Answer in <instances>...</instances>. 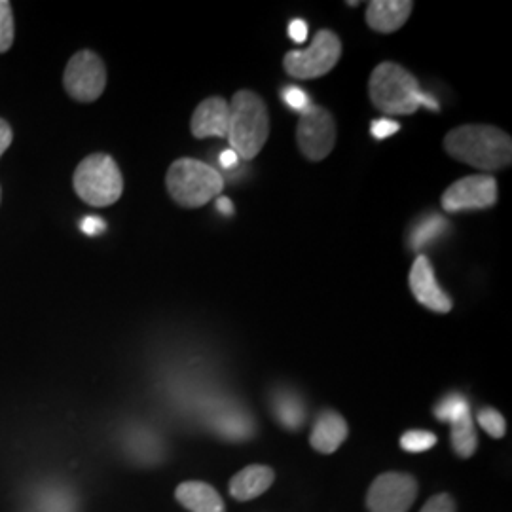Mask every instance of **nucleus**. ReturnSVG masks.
<instances>
[{"instance_id":"15","label":"nucleus","mask_w":512,"mask_h":512,"mask_svg":"<svg viewBox=\"0 0 512 512\" xmlns=\"http://www.w3.org/2000/svg\"><path fill=\"white\" fill-rule=\"evenodd\" d=\"M275 473L268 465H247L230 480V494L238 501H251L268 492L274 484Z\"/></svg>"},{"instance_id":"1","label":"nucleus","mask_w":512,"mask_h":512,"mask_svg":"<svg viewBox=\"0 0 512 512\" xmlns=\"http://www.w3.org/2000/svg\"><path fill=\"white\" fill-rule=\"evenodd\" d=\"M444 150L458 162L480 171H499L511 165L512 141L495 126H459L444 137Z\"/></svg>"},{"instance_id":"18","label":"nucleus","mask_w":512,"mask_h":512,"mask_svg":"<svg viewBox=\"0 0 512 512\" xmlns=\"http://www.w3.org/2000/svg\"><path fill=\"white\" fill-rule=\"evenodd\" d=\"M452 446L459 458L475 456L478 437H476L475 423L471 414L452 423Z\"/></svg>"},{"instance_id":"9","label":"nucleus","mask_w":512,"mask_h":512,"mask_svg":"<svg viewBox=\"0 0 512 512\" xmlns=\"http://www.w3.org/2000/svg\"><path fill=\"white\" fill-rule=\"evenodd\" d=\"M418 497V480L406 473L378 476L366 494L370 512H408Z\"/></svg>"},{"instance_id":"16","label":"nucleus","mask_w":512,"mask_h":512,"mask_svg":"<svg viewBox=\"0 0 512 512\" xmlns=\"http://www.w3.org/2000/svg\"><path fill=\"white\" fill-rule=\"evenodd\" d=\"M175 497L184 509L190 512H226L219 492L207 482H200V480L183 482L177 488Z\"/></svg>"},{"instance_id":"32","label":"nucleus","mask_w":512,"mask_h":512,"mask_svg":"<svg viewBox=\"0 0 512 512\" xmlns=\"http://www.w3.org/2000/svg\"><path fill=\"white\" fill-rule=\"evenodd\" d=\"M0 198H2V192H0Z\"/></svg>"},{"instance_id":"17","label":"nucleus","mask_w":512,"mask_h":512,"mask_svg":"<svg viewBox=\"0 0 512 512\" xmlns=\"http://www.w3.org/2000/svg\"><path fill=\"white\" fill-rule=\"evenodd\" d=\"M275 420L279 421L285 429L296 431L306 421V406L294 393H275L274 397Z\"/></svg>"},{"instance_id":"22","label":"nucleus","mask_w":512,"mask_h":512,"mask_svg":"<svg viewBox=\"0 0 512 512\" xmlns=\"http://www.w3.org/2000/svg\"><path fill=\"white\" fill-rule=\"evenodd\" d=\"M14 14L8 0H0V54L8 52L14 44Z\"/></svg>"},{"instance_id":"6","label":"nucleus","mask_w":512,"mask_h":512,"mask_svg":"<svg viewBox=\"0 0 512 512\" xmlns=\"http://www.w3.org/2000/svg\"><path fill=\"white\" fill-rule=\"evenodd\" d=\"M342 57V42L329 29L319 31L308 50H293L285 55L283 67L296 80H313L329 74Z\"/></svg>"},{"instance_id":"5","label":"nucleus","mask_w":512,"mask_h":512,"mask_svg":"<svg viewBox=\"0 0 512 512\" xmlns=\"http://www.w3.org/2000/svg\"><path fill=\"white\" fill-rule=\"evenodd\" d=\"M73 184L78 198L93 207H109L124 192L122 171L107 154L84 158L74 171Z\"/></svg>"},{"instance_id":"25","label":"nucleus","mask_w":512,"mask_h":512,"mask_svg":"<svg viewBox=\"0 0 512 512\" xmlns=\"http://www.w3.org/2000/svg\"><path fill=\"white\" fill-rule=\"evenodd\" d=\"M420 512H456V501L452 495H433Z\"/></svg>"},{"instance_id":"23","label":"nucleus","mask_w":512,"mask_h":512,"mask_svg":"<svg viewBox=\"0 0 512 512\" xmlns=\"http://www.w3.org/2000/svg\"><path fill=\"white\" fill-rule=\"evenodd\" d=\"M478 423L480 427L494 439H503L505 433H507V421L505 418L494 410V408H484L478 412Z\"/></svg>"},{"instance_id":"19","label":"nucleus","mask_w":512,"mask_h":512,"mask_svg":"<svg viewBox=\"0 0 512 512\" xmlns=\"http://www.w3.org/2000/svg\"><path fill=\"white\" fill-rule=\"evenodd\" d=\"M446 230V220L440 219L437 215L433 217H427V219L421 220L416 224V228L412 230V236H410V245L414 249H423L427 243H431L433 239L442 236V232Z\"/></svg>"},{"instance_id":"3","label":"nucleus","mask_w":512,"mask_h":512,"mask_svg":"<svg viewBox=\"0 0 512 512\" xmlns=\"http://www.w3.org/2000/svg\"><path fill=\"white\" fill-rule=\"evenodd\" d=\"M230 107L228 143L241 160H255L270 135V116L260 95L251 90H239Z\"/></svg>"},{"instance_id":"2","label":"nucleus","mask_w":512,"mask_h":512,"mask_svg":"<svg viewBox=\"0 0 512 512\" xmlns=\"http://www.w3.org/2000/svg\"><path fill=\"white\" fill-rule=\"evenodd\" d=\"M368 95L376 109L391 116L414 114L421 105L435 112L440 110L439 103L431 95L421 92L414 74L391 61L380 63L372 71L368 80Z\"/></svg>"},{"instance_id":"30","label":"nucleus","mask_w":512,"mask_h":512,"mask_svg":"<svg viewBox=\"0 0 512 512\" xmlns=\"http://www.w3.org/2000/svg\"><path fill=\"white\" fill-rule=\"evenodd\" d=\"M238 154L234 152V150H224V152H220L219 162L224 169H232V167H236L238 165Z\"/></svg>"},{"instance_id":"26","label":"nucleus","mask_w":512,"mask_h":512,"mask_svg":"<svg viewBox=\"0 0 512 512\" xmlns=\"http://www.w3.org/2000/svg\"><path fill=\"white\" fill-rule=\"evenodd\" d=\"M399 129H401V126H399L397 122H393V120H387V118L374 120V122H372V126H370V131H372V135H374L376 139H385V137H391V135H395Z\"/></svg>"},{"instance_id":"21","label":"nucleus","mask_w":512,"mask_h":512,"mask_svg":"<svg viewBox=\"0 0 512 512\" xmlns=\"http://www.w3.org/2000/svg\"><path fill=\"white\" fill-rule=\"evenodd\" d=\"M437 444V435L431 431H406L401 437V446L404 452L421 454L431 450Z\"/></svg>"},{"instance_id":"31","label":"nucleus","mask_w":512,"mask_h":512,"mask_svg":"<svg viewBox=\"0 0 512 512\" xmlns=\"http://www.w3.org/2000/svg\"><path fill=\"white\" fill-rule=\"evenodd\" d=\"M217 211L226 215V217H230V215H234V203L230 202L228 198H220V200H217Z\"/></svg>"},{"instance_id":"11","label":"nucleus","mask_w":512,"mask_h":512,"mask_svg":"<svg viewBox=\"0 0 512 512\" xmlns=\"http://www.w3.org/2000/svg\"><path fill=\"white\" fill-rule=\"evenodd\" d=\"M408 285H410L412 294L416 296V300L427 310L435 311V313H448L452 310L454 302L448 294L440 289L433 264L427 256L420 255L414 260L410 277H408Z\"/></svg>"},{"instance_id":"20","label":"nucleus","mask_w":512,"mask_h":512,"mask_svg":"<svg viewBox=\"0 0 512 512\" xmlns=\"http://www.w3.org/2000/svg\"><path fill=\"white\" fill-rule=\"evenodd\" d=\"M435 414H437V418H439L440 421L454 423V421L469 416V414H471V408H469V403H467V399H465L463 395L452 393V395H448V397L437 406Z\"/></svg>"},{"instance_id":"29","label":"nucleus","mask_w":512,"mask_h":512,"mask_svg":"<svg viewBox=\"0 0 512 512\" xmlns=\"http://www.w3.org/2000/svg\"><path fill=\"white\" fill-rule=\"evenodd\" d=\"M12 139H14V133H12L10 124L0 118V156L12 145Z\"/></svg>"},{"instance_id":"7","label":"nucleus","mask_w":512,"mask_h":512,"mask_svg":"<svg viewBox=\"0 0 512 512\" xmlns=\"http://www.w3.org/2000/svg\"><path fill=\"white\" fill-rule=\"evenodd\" d=\"M63 86L78 103L97 101L107 88V69L103 59L92 50L74 54L63 74Z\"/></svg>"},{"instance_id":"14","label":"nucleus","mask_w":512,"mask_h":512,"mask_svg":"<svg viewBox=\"0 0 512 512\" xmlns=\"http://www.w3.org/2000/svg\"><path fill=\"white\" fill-rule=\"evenodd\" d=\"M348 433L346 420L334 410H325L323 414H319L311 429V448L319 454H334L344 444V440L348 439Z\"/></svg>"},{"instance_id":"12","label":"nucleus","mask_w":512,"mask_h":512,"mask_svg":"<svg viewBox=\"0 0 512 512\" xmlns=\"http://www.w3.org/2000/svg\"><path fill=\"white\" fill-rule=\"evenodd\" d=\"M228 120H230V107L224 97H209L202 101L194 114L190 129L196 139L205 137H226L228 135Z\"/></svg>"},{"instance_id":"10","label":"nucleus","mask_w":512,"mask_h":512,"mask_svg":"<svg viewBox=\"0 0 512 512\" xmlns=\"http://www.w3.org/2000/svg\"><path fill=\"white\" fill-rule=\"evenodd\" d=\"M497 202V181L492 175H469L459 179L442 194V207L448 213L490 209Z\"/></svg>"},{"instance_id":"24","label":"nucleus","mask_w":512,"mask_h":512,"mask_svg":"<svg viewBox=\"0 0 512 512\" xmlns=\"http://www.w3.org/2000/svg\"><path fill=\"white\" fill-rule=\"evenodd\" d=\"M281 99L291 107V109L296 110L298 114H302V112H306V110L310 109L311 103L310 95L304 92L302 88H298V86H285L283 90H281Z\"/></svg>"},{"instance_id":"4","label":"nucleus","mask_w":512,"mask_h":512,"mask_svg":"<svg viewBox=\"0 0 512 512\" xmlns=\"http://www.w3.org/2000/svg\"><path fill=\"white\" fill-rule=\"evenodd\" d=\"M165 186L171 200L196 209L215 200L224 188V179L215 167L194 158H179L167 169Z\"/></svg>"},{"instance_id":"13","label":"nucleus","mask_w":512,"mask_h":512,"mask_svg":"<svg viewBox=\"0 0 512 512\" xmlns=\"http://www.w3.org/2000/svg\"><path fill=\"white\" fill-rule=\"evenodd\" d=\"M414 10L410 0H372L366 8V23L376 33H395L403 27Z\"/></svg>"},{"instance_id":"28","label":"nucleus","mask_w":512,"mask_h":512,"mask_svg":"<svg viewBox=\"0 0 512 512\" xmlns=\"http://www.w3.org/2000/svg\"><path fill=\"white\" fill-rule=\"evenodd\" d=\"M289 35L298 44L306 42V38H308V23L302 21V19H294L293 23L289 25Z\"/></svg>"},{"instance_id":"27","label":"nucleus","mask_w":512,"mask_h":512,"mask_svg":"<svg viewBox=\"0 0 512 512\" xmlns=\"http://www.w3.org/2000/svg\"><path fill=\"white\" fill-rule=\"evenodd\" d=\"M80 228H82V232L86 236H99V234H103L107 230V224L103 220L97 219V217H86V219L82 220Z\"/></svg>"},{"instance_id":"8","label":"nucleus","mask_w":512,"mask_h":512,"mask_svg":"<svg viewBox=\"0 0 512 512\" xmlns=\"http://www.w3.org/2000/svg\"><path fill=\"white\" fill-rule=\"evenodd\" d=\"M296 141L310 162L325 160L336 145V122L329 110L311 105L302 112L296 126Z\"/></svg>"}]
</instances>
